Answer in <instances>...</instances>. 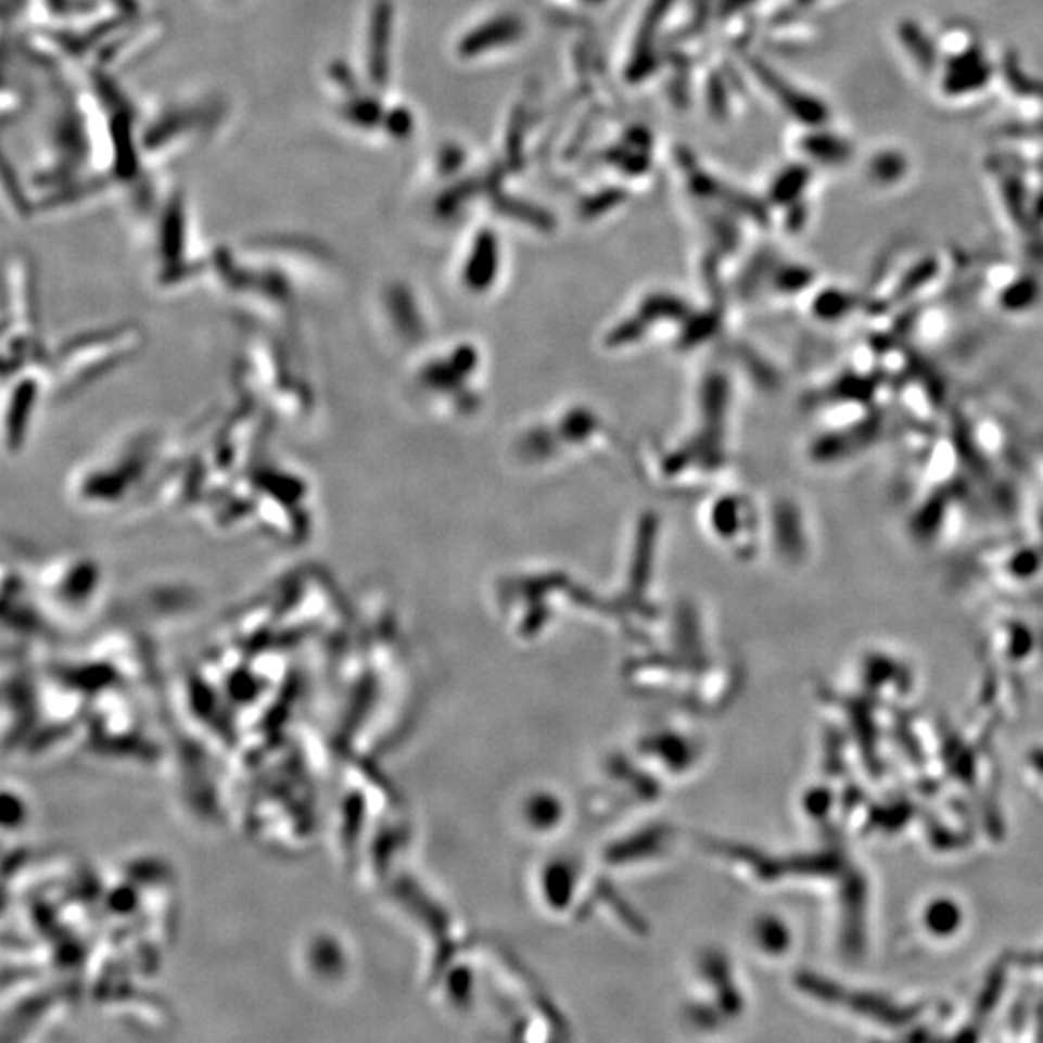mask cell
I'll return each mask as SVG.
<instances>
[{
	"label": "cell",
	"instance_id": "6da1fadb",
	"mask_svg": "<svg viewBox=\"0 0 1043 1043\" xmlns=\"http://www.w3.org/2000/svg\"><path fill=\"white\" fill-rule=\"evenodd\" d=\"M518 31H520V27H518L517 20H495V22H489V26L478 29L468 44L474 47V49H489L493 44L499 47V44L509 43L512 37L518 36Z\"/></svg>",
	"mask_w": 1043,
	"mask_h": 1043
}]
</instances>
